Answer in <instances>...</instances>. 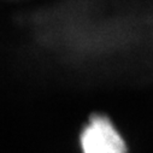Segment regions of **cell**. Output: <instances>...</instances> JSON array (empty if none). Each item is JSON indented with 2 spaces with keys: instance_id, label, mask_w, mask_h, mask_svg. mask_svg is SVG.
Instances as JSON below:
<instances>
[{
  "instance_id": "obj_1",
  "label": "cell",
  "mask_w": 153,
  "mask_h": 153,
  "mask_svg": "<svg viewBox=\"0 0 153 153\" xmlns=\"http://www.w3.org/2000/svg\"><path fill=\"white\" fill-rule=\"evenodd\" d=\"M80 140L83 153H127L124 140L106 117H93Z\"/></svg>"
}]
</instances>
